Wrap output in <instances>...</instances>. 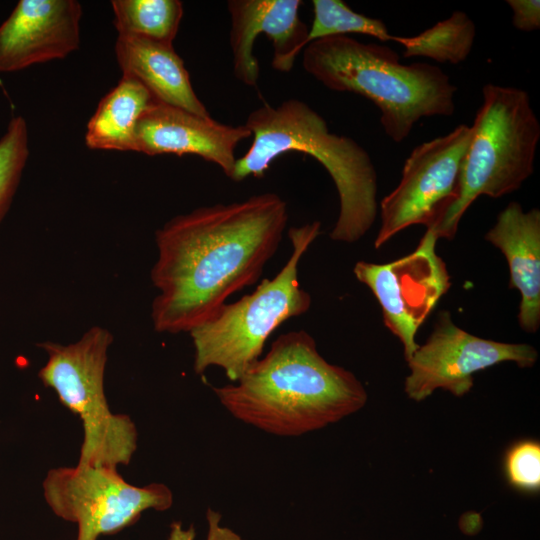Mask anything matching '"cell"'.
Listing matches in <instances>:
<instances>
[{
  "label": "cell",
  "mask_w": 540,
  "mask_h": 540,
  "mask_svg": "<svg viewBox=\"0 0 540 540\" xmlns=\"http://www.w3.org/2000/svg\"><path fill=\"white\" fill-rule=\"evenodd\" d=\"M44 498L53 513L77 524L76 540H97L136 523L146 510L166 511L173 493L163 483L135 486L115 468L79 465L48 471Z\"/></svg>",
  "instance_id": "cell-8"
},
{
  "label": "cell",
  "mask_w": 540,
  "mask_h": 540,
  "mask_svg": "<svg viewBox=\"0 0 540 540\" xmlns=\"http://www.w3.org/2000/svg\"><path fill=\"white\" fill-rule=\"evenodd\" d=\"M212 389L235 419L279 437L337 423L368 400L358 378L326 361L305 330L279 335L236 382Z\"/></svg>",
  "instance_id": "cell-2"
},
{
  "label": "cell",
  "mask_w": 540,
  "mask_h": 540,
  "mask_svg": "<svg viewBox=\"0 0 540 540\" xmlns=\"http://www.w3.org/2000/svg\"><path fill=\"white\" fill-rule=\"evenodd\" d=\"M476 36L474 22L462 11H454L420 34L394 36L393 41L404 47L403 56L426 57L440 63L458 64L469 56Z\"/></svg>",
  "instance_id": "cell-18"
},
{
  "label": "cell",
  "mask_w": 540,
  "mask_h": 540,
  "mask_svg": "<svg viewBox=\"0 0 540 540\" xmlns=\"http://www.w3.org/2000/svg\"><path fill=\"white\" fill-rule=\"evenodd\" d=\"M287 222V203L267 192L196 208L157 229L154 329L189 333L213 318L231 295L257 282Z\"/></svg>",
  "instance_id": "cell-1"
},
{
  "label": "cell",
  "mask_w": 540,
  "mask_h": 540,
  "mask_svg": "<svg viewBox=\"0 0 540 540\" xmlns=\"http://www.w3.org/2000/svg\"><path fill=\"white\" fill-rule=\"evenodd\" d=\"M437 237L425 232L410 254L385 264L358 261L353 269L378 300L385 326L401 341L408 360L416 335L451 286L446 263L436 253Z\"/></svg>",
  "instance_id": "cell-11"
},
{
  "label": "cell",
  "mask_w": 540,
  "mask_h": 540,
  "mask_svg": "<svg viewBox=\"0 0 540 540\" xmlns=\"http://www.w3.org/2000/svg\"><path fill=\"white\" fill-rule=\"evenodd\" d=\"M112 341L107 329L93 326L68 345L50 341L38 344L48 355L39 378L81 420L79 465L117 469L119 465H128L137 449L135 423L128 415L111 412L104 391L107 353Z\"/></svg>",
  "instance_id": "cell-7"
},
{
  "label": "cell",
  "mask_w": 540,
  "mask_h": 540,
  "mask_svg": "<svg viewBox=\"0 0 540 540\" xmlns=\"http://www.w3.org/2000/svg\"><path fill=\"white\" fill-rule=\"evenodd\" d=\"M114 25L118 35L172 44L181 19L178 0H113Z\"/></svg>",
  "instance_id": "cell-19"
},
{
  "label": "cell",
  "mask_w": 540,
  "mask_h": 540,
  "mask_svg": "<svg viewBox=\"0 0 540 540\" xmlns=\"http://www.w3.org/2000/svg\"><path fill=\"white\" fill-rule=\"evenodd\" d=\"M506 3L512 11L513 26L524 32L540 28V1L539 0H507Z\"/></svg>",
  "instance_id": "cell-24"
},
{
  "label": "cell",
  "mask_w": 540,
  "mask_h": 540,
  "mask_svg": "<svg viewBox=\"0 0 540 540\" xmlns=\"http://www.w3.org/2000/svg\"><path fill=\"white\" fill-rule=\"evenodd\" d=\"M156 100L135 78L122 75L99 102L90 118L85 144L90 149L134 151V132L140 116Z\"/></svg>",
  "instance_id": "cell-17"
},
{
  "label": "cell",
  "mask_w": 540,
  "mask_h": 540,
  "mask_svg": "<svg viewBox=\"0 0 540 540\" xmlns=\"http://www.w3.org/2000/svg\"><path fill=\"white\" fill-rule=\"evenodd\" d=\"M482 95L454 198L427 229L437 239L454 238L461 218L479 196L510 194L534 172L540 123L529 94L488 83Z\"/></svg>",
  "instance_id": "cell-5"
},
{
  "label": "cell",
  "mask_w": 540,
  "mask_h": 540,
  "mask_svg": "<svg viewBox=\"0 0 540 540\" xmlns=\"http://www.w3.org/2000/svg\"><path fill=\"white\" fill-rule=\"evenodd\" d=\"M485 239L501 250L510 272V287L521 295L518 322L527 333L540 326V211H524L510 202L497 216Z\"/></svg>",
  "instance_id": "cell-15"
},
{
  "label": "cell",
  "mask_w": 540,
  "mask_h": 540,
  "mask_svg": "<svg viewBox=\"0 0 540 540\" xmlns=\"http://www.w3.org/2000/svg\"><path fill=\"white\" fill-rule=\"evenodd\" d=\"M206 520L208 526L206 540H242L236 531L222 524V516L218 511L208 508ZM195 536L193 525L185 528L181 521H175L170 525L167 540H195Z\"/></svg>",
  "instance_id": "cell-23"
},
{
  "label": "cell",
  "mask_w": 540,
  "mask_h": 540,
  "mask_svg": "<svg viewBox=\"0 0 540 540\" xmlns=\"http://www.w3.org/2000/svg\"><path fill=\"white\" fill-rule=\"evenodd\" d=\"M28 156L26 121L22 116L13 117L0 139V222L11 205Z\"/></svg>",
  "instance_id": "cell-21"
},
{
  "label": "cell",
  "mask_w": 540,
  "mask_h": 540,
  "mask_svg": "<svg viewBox=\"0 0 540 540\" xmlns=\"http://www.w3.org/2000/svg\"><path fill=\"white\" fill-rule=\"evenodd\" d=\"M503 471L515 490L536 494L540 490V443L521 439L510 445L503 457Z\"/></svg>",
  "instance_id": "cell-22"
},
{
  "label": "cell",
  "mask_w": 540,
  "mask_h": 540,
  "mask_svg": "<svg viewBox=\"0 0 540 540\" xmlns=\"http://www.w3.org/2000/svg\"><path fill=\"white\" fill-rule=\"evenodd\" d=\"M243 124L220 123L185 109L155 101L139 118L134 151L149 156L191 154L216 164L231 179L237 145L251 137Z\"/></svg>",
  "instance_id": "cell-12"
},
{
  "label": "cell",
  "mask_w": 540,
  "mask_h": 540,
  "mask_svg": "<svg viewBox=\"0 0 540 540\" xmlns=\"http://www.w3.org/2000/svg\"><path fill=\"white\" fill-rule=\"evenodd\" d=\"M115 55L123 75L139 81L156 101L210 116L172 44L118 35Z\"/></svg>",
  "instance_id": "cell-16"
},
{
  "label": "cell",
  "mask_w": 540,
  "mask_h": 540,
  "mask_svg": "<svg viewBox=\"0 0 540 540\" xmlns=\"http://www.w3.org/2000/svg\"><path fill=\"white\" fill-rule=\"evenodd\" d=\"M537 350L526 343H505L484 339L458 327L450 312L438 314L426 342L407 360L409 375L404 391L417 402L435 390L449 391L456 397L467 394L474 385V374L502 362H515L521 368L535 365Z\"/></svg>",
  "instance_id": "cell-10"
},
{
  "label": "cell",
  "mask_w": 540,
  "mask_h": 540,
  "mask_svg": "<svg viewBox=\"0 0 540 540\" xmlns=\"http://www.w3.org/2000/svg\"><path fill=\"white\" fill-rule=\"evenodd\" d=\"M244 125L253 140L237 158L231 180L261 178L285 153L307 154L326 169L338 192L340 210L330 238L353 243L370 230L378 212L377 173L368 152L355 140L332 133L324 118L298 99L277 106L265 102Z\"/></svg>",
  "instance_id": "cell-3"
},
{
  "label": "cell",
  "mask_w": 540,
  "mask_h": 540,
  "mask_svg": "<svg viewBox=\"0 0 540 540\" xmlns=\"http://www.w3.org/2000/svg\"><path fill=\"white\" fill-rule=\"evenodd\" d=\"M470 137L471 127L460 124L412 150L399 184L380 202L376 249L410 226L435 223L454 198Z\"/></svg>",
  "instance_id": "cell-9"
},
{
  "label": "cell",
  "mask_w": 540,
  "mask_h": 540,
  "mask_svg": "<svg viewBox=\"0 0 540 540\" xmlns=\"http://www.w3.org/2000/svg\"><path fill=\"white\" fill-rule=\"evenodd\" d=\"M320 231V221L291 227L292 252L281 270L189 332L196 374L219 367L230 382H236L261 357L267 339L282 323L310 309L312 299L300 286L298 266Z\"/></svg>",
  "instance_id": "cell-6"
},
{
  "label": "cell",
  "mask_w": 540,
  "mask_h": 540,
  "mask_svg": "<svg viewBox=\"0 0 540 540\" xmlns=\"http://www.w3.org/2000/svg\"><path fill=\"white\" fill-rule=\"evenodd\" d=\"M76 0H20L0 26V72L65 58L80 43Z\"/></svg>",
  "instance_id": "cell-14"
},
{
  "label": "cell",
  "mask_w": 540,
  "mask_h": 540,
  "mask_svg": "<svg viewBox=\"0 0 540 540\" xmlns=\"http://www.w3.org/2000/svg\"><path fill=\"white\" fill-rule=\"evenodd\" d=\"M312 5L314 17L308 32V44L351 33L369 35L380 41L394 39L382 20L357 13L341 0H313Z\"/></svg>",
  "instance_id": "cell-20"
},
{
  "label": "cell",
  "mask_w": 540,
  "mask_h": 540,
  "mask_svg": "<svg viewBox=\"0 0 540 540\" xmlns=\"http://www.w3.org/2000/svg\"><path fill=\"white\" fill-rule=\"evenodd\" d=\"M300 0H230V47L235 77L243 84L257 85L260 67L253 47L264 33L273 44L272 67L289 72L308 45L309 28L299 18Z\"/></svg>",
  "instance_id": "cell-13"
},
{
  "label": "cell",
  "mask_w": 540,
  "mask_h": 540,
  "mask_svg": "<svg viewBox=\"0 0 540 540\" xmlns=\"http://www.w3.org/2000/svg\"><path fill=\"white\" fill-rule=\"evenodd\" d=\"M304 70L326 88L359 94L380 110L385 134L400 143L423 117L452 116L457 91L449 76L425 62L402 64L390 47L348 35L309 43Z\"/></svg>",
  "instance_id": "cell-4"
}]
</instances>
